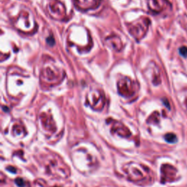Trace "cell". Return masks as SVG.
I'll return each instance as SVG.
<instances>
[{
  "label": "cell",
  "instance_id": "9c48e42d",
  "mask_svg": "<svg viewBox=\"0 0 187 187\" xmlns=\"http://www.w3.org/2000/svg\"><path fill=\"white\" fill-rule=\"evenodd\" d=\"M7 169H13V170H15V168H11V167H8L7 168ZM9 170V171H10V172H13V173H16V170Z\"/></svg>",
  "mask_w": 187,
  "mask_h": 187
},
{
  "label": "cell",
  "instance_id": "52a82bcc",
  "mask_svg": "<svg viewBox=\"0 0 187 187\" xmlns=\"http://www.w3.org/2000/svg\"><path fill=\"white\" fill-rule=\"evenodd\" d=\"M180 55L183 57H187V47L186 46H182L179 48Z\"/></svg>",
  "mask_w": 187,
  "mask_h": 187
},
{
  "label": "cell",
  "instance_id": "277c9868",
  "mask_svg": "<svg viewBox=\"0 0 187 187\" xmlns=\"http://www.w3.org/2000/svg\"><path fill=\"white\" fill-rule=\"evenodd\" d=\"M48 7L53 16H59V18H62L66 15L65 7L58 0H52L49 4Z\"/></svg>",
  "mask_w": 187,
  "mask_h": 187
},
{
  "label": "cell",
  "instance_id": "3957f363",
  "mask_svg": "<svg viewBox=\"0 0 187 187\" xmlns=\"http://www.w3.org/2000/svg\"><path fill=\"white\" fill-rule=\"evenodd\" d=\"M147 2L150 11L154 14H159L171 8V4L168 0H147Z\"/></svg>",
  "mask_w": 187,
  "mask_h": 187
},
{
  "label": "cell",
  "instance_id": "8992f818",
  "mask_svg": "<svg viewBox=\"0 0 187 187\" xmlns=\"http://www.w3.org/2000/svg\"><path fill=\"white\" fill-rule=\"evenodd\" d=\"M165 140H166V141L170 143H174L177 142V137L174 134H172V133L167 134V135H165Z\"/></svg>",
  "mask_w": 187,
  "mask_h": 187
},
{
  "label": "cell",
  "instance_id": "5b68a950",
  "mask_svg": "<svg viewBox=\"0 0 187 187\" xmlns=\"http://www.w3.org/2000/svg\"><path fill=\"white\" fill-rule=\"evenodd\" d=\"M74 2L77 8L83 10L92 9L98 4L97 0H74Z\"/></svg>",
  "mask_w": 187,
  "mask_h": 187
},
{
  "label": "cell",
  "instance_id": "ba28073f",
  "mask_svg": "<svg viewBox=\"0 0 187 187\" xmlns=\"http://www.w3.org/2000/svg\"><path fill=\"white\" fill-rule=\"evenodd\" d=\"M16 183L18 186L19 187H24L25 186V182L22 178H17L16 179Z\"/></svg>",
  "mask_w": 187,
  "mask_h": 187
},
{
  "label": "cell",
  "instance_id": "6da1fadb",
  "mask_svg": "<svg viewBox=\"0 0 187 187\" xmlns=\"http://www.w3.org/2000/svg\"><path fill=\"white\" fill-rule=\"evenodd\" d=\"M150 24V20L148 19H144V20H139L137 22L134 23L132 25L129 27L130 34L133 36L135 39H142L148 29V26Z\"/></svg>",
  "mask_w": 187,
  "mask_h": 187
},
{
  "label": "cell",
  "instance_id": "7a4b0ae2",
  "mask_svg": "<svg viewBox=\"0 0 187 187\" xmlns=\"http://www.w3.org/2000/svg\"><path fill=\"white\" fill-rule=\"evenodd\" d=\"M118 93L125 97L133 96L136 92V83L129 77H124L118 83Z\"/></svg>",
  "mask_w": 187,
  "mask_h": 187
}]
</instances>
